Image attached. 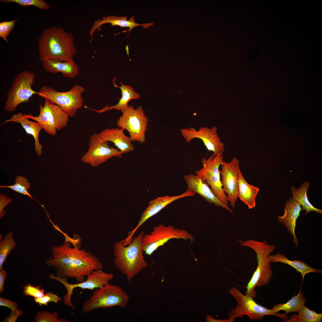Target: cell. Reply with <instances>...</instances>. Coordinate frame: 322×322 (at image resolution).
<instances>
[{
  "mask_svg": "<svg viewBox=\"0 0 322 322\" xmlns=\"http://www.w3.org/2000/svg\"><path fill=\"white\" fill-rule=\"evenodd\" d=\"M18 21L16 19L0 22V37L6 42H8L7 37Z\"/></svg>",
  "mask_w": 322,
  "mask_h": 322,
  "instance_id": "34",
  "label": "cell"
},
{
  "mask_svg": "<svg viewBox=\"0 0 322 322\" xmlns=\"http://www.w3.org/2000/svg\"><path fill=\"white\" fill-rule=\"evenodd\" d=\"M174 238L191 241L195 239L193 236L186 230L176 228L172 225L160 224L154 227L150 234L144 235L142 242L143 252L145 254L151 256L159 247Z\"/></svg>",
  "mask_w": 322,
  "mask_h": 322,
  "instance_id": "9",
  "label": "cell"
},
{
  "mask_svg": "<svg viewBox=\"0 0 322 322\" xmlns=\"http://www.w3.org/2000/svg\"><path fill=\"white\" fill-rule=\"evenodd\" d=\"M195 194L193 191L187 189L184 193L178 195L162 196L150 201L147 207L141 215L136 226L129 233L127 237L123 240V244L125 245L129 244L132 241L134 234L139 227L149 218L158 213L167 205L177 199L193 196Z\"/></svg>",
  "mask_w": 322,
  "mask_h": 322,
  "instance_id": "16",
  "label": "cell"
},
{
  "mask_svg": "<svg viewBox=\"0 0 322 322\" xmlns=\"http://www.w3.org/2000/svg\"><path fill=\"white\" fill-rule=\"evenodd\" d=\"M271 262L273 263L281 262L295 269L297 271L301 274L302 282L305 275L310 273H321V270L311 267L306 263L300 260H289L284 254L280 253H277L269 256Z\"/></svg>",
  "mask_w": 322,
  "mask_h": 322,
  "instance_id": "26",
  "label": "cell"
},
{
  "mask_svg": "<svg viewBox=\"0 0 322 322\" xmlns=\"http://www.w3.org/2000/svg\"><path fill=\"white\" fill-rule=\"evenodd\" d=\"M85 91L83 86L77 84L65 92H59L52 87L44 86L37 94L59 106L69 117H73L83 106L84 99L82 95Z\"/></svg>",
  "mask_w": 322,
  "mask_h": 322,
  "instance_id": "5",
  "label": "cell"
},
{
  "mask_svg": "<svg viewBox=\"0 0 322 322\" xmlns=\"http://www.w3.org/2000/svg\"><path fill=\"white\" fill-rule=\"evenodd\" d=\"M41 286H34L29 283L26 285L24 286L23 292L24 294L27 296H30L34 298H40L45 295L44 290L41 289Z\"/></svg>",
  "mask_w": 322,
  "mask_h": 322,
  "instance_id": "35",
  "label": "cell"
},
{
  "mask_svg": "<svg viewBox=\"0 0 322 322\" xmlns=\"http://www.w3.org/2000/svg\"><path fill=\"white\" fill-rule=\"evenodd\" d=\"M127 19V17L126 16H109L107 17H103L101 19H99L94 21L90 29L89 35L92 39L93 34L95 30L99 28L102 25L106 23H110L113 27L118 26L121 27H129V29L128 30L123 31L125 32L128 31L129 34L132 29L136 27L141 26L143 27L144 29H145L154 24L153 23L144 24H138L135 22L134 17L133 16H132L129 20H128Z\"/></svg>",
  "mask_w": 322,
  "mask_h": 322,
  "instance_id": "20",
  "label": "cell"
},
{
  "mask_svg": "<svg viewBox=\"0 0 322 322\" xmlns=\"http://www.w3.org/2000/svg\"><path fill=\"white\" fill-rule=\"evenodd\" d=\"M15 183L13 185L6 186L2 185L0 188H7L19 193L27 196L31 199H35L29 193L28 190L30 187V183L27 179L21 176H17L15 179Z\"/></svg>",
  "mask_w": 322,
  "mask_h": 322,
  "instance_id": "31",
  "label": "cell"
},
{
  "mask_svg": "<svg viewBox=\"0 0 322 322\" xmlns=\"http://www.w3.org/2000/svg\"><path fill=\"white\" fill-rule=\"evenodd\" d=\"M35 322H68L66 318H59L57 311L50 313L49 311H43L38 312L34 318Z\"/></svg>",
  "mask_w": 322,
  "mask_h": 322,
  "instance_id": "32",
  "label": "cell"
},
{
  "mask_svg": "<svg viewBox=\"0 0 322 322\" xmlns=\"http://www.w3.org/2000/svg\"><path fill=\"white\" fill-rule=\"evenodd\" d=\"M130 298L120 286L108 283L95 289L92 295L83 304L82 312L86 313L100 308L125 307Z\"/></svg>",
  "mask_w": 322,
  "mask_h": 322,
  "instance_id": "4",
  "label": "cell"
},
{
  "mask_svg": "<svg viewBox=\"0 0 322 322\" xmlns=\"http://www.w3.org/2000/svg\"><path fill=\"white\" fill-rule=\"evenodd\" d=\"M100 137L94 133L90 137L87 151L81 157V161L97 167L113 157L121 158L123 153L118 149L111 147Z\"/></svg>",
  "mask_w": 322,
  "mask_h": 322,
  "instance_id": "13",
  "label": "cell"
},
{
  "mask_svg": "<svg viewBox=\"0 0 322 322\" xmlns=\"http://www.w3.org/2000/svg\"><path fill=\"white\" fill-rule=\"evenodd\" d=\"M306 299L303 293L301 292V288L298 294L293 297L285 304H276L272 309L274 313L283 310L286 312V314L292 312H298L301 308L304 305Z\"/></svg>",
  "mask_w": 322,
  "mask_h": 322,
  "instance_id": "28",
  "label": "cell"
},
{
  "mask_svg": "<svg viewBox=\"0 0 322 322\" xmlns=\"http://www.w3.org/2000/svg\"><path fill=\"white\" fill-rule=\"evenodd\" d=\"M235 319L229 318L227 319L222 320H216L212 318L211 316L208 315L206 317V322H233L235 321Z\"/></svg>",
  "mask_w": 322,
  "mask_h": 322,
  "instance_id": "41",
  "label": "cell"
},
{
  "mask_svg": "<svg viewBox=\"0 0 322 322\" xmlns=\"http://www.w3.org/2000/svg\"><path fill=\"white\" fill-rule=\"evenodd\" d=\"M0 306H5L10 308L11 310H15L18 308V305L16 301L0 297Z\"/></svg>",
  "mask_w": 322,
  "mask_h": 322,
  "instance_id": "38",
  "label": "cell"
},
{
  "mask_svg": "<svg viewBox=\"0 0 322 322\" xmlns=\"http://www.w3.org/2000/svg\"><path fill=\"white\" fill-rule=\"evenodd\" d=\"M23 313L22 311L18 308L15 310H11L10 315L4 318L2 322H15L18 318L22 315Z\"/></svg>",
  "mask_w": 322,
  "mask_h": 322,
  "instance_id": "39",
  "label": "cell"
},
{
  "mask_svg": "<svg viewBox=\"0 0 322 322\" xmlns=\"http://www.w3.org/2000/svg\"><path fill=\"white\" fill-rule=\"evenodd\" d=\"M39 61H73L77 52L73 35L60 27L44 30L37 41Z\"/></svg>",
  "mask_w": 322,
  "mask_h": 322,
  "instance_id": "2",
  "label": "cell"
},
{
  "mask_svg": "<svg viewBox=\"0 0 322 322\" xmlns=\"http://www.w3.org/2000/svg\"><path fill=\"white\" fill-rule=\"evenodd\" d=\"M11 122L21 124L26 133L32 136L34 140L35 150L38 156L42 153V146L40 144L39 136L41 130L43 129L37 122L30 120L26 114L19 112L13 115L5 122Z\"/></svg>",
  "mask_w": 322,
  "mask_h": 322,
  "instance_id": "22",
  "label": "cell"
},
{
  "mask_svg": "<svg viewBox=\"0 0 322 322\" xmlns=\"http://www.w3.org/2000/svg\"><path fill=\"white\" fill-rule=\"evenodd\" d=\"M61 300L60 297L53 294L52 292H47L43 297L38 298H34V301L41 306H42L43 305L47 306L48 303L51 302L56 304Z\"/></svg>",
  "mask_w": 322,
  "mask_h": 322,
  "instance_id": "36",
  "label": "cell"
},
{
  "mask_svg": "<svg viewBox=\"0 0 322 322\" xmlns=\"http://www.w3.org/2000/svg\"><path fill=\"white\" fill-rule=\"evenodd\" d=\"M7 277V272L4 270H0V294L4 290V283Z\"/></svg>",
  "mask_w": 322,
  "mask_h": 322,
  "instance_id": "40",
  "label": "cell"
},
{
  "mask_svg": "<svg viewBox=\"0 0 322 322\" xmlns=\"http://www.w3.org/2000/svg\"><path fill=\"white\" fill-rule=\"evenodd\" d=\"M298 315L292 316L290 322H320L322 320V314L318 313L310 309L304 305L297 312Z\"/></svg>",
  "mask_w": 322,
  "mask_h": 322,
  "instance_id": "30",
  "label": "cell"
},
{
  "mask_svg": "<svg viewBox=\"0 0 322 322\" xmlns=\"http://www.w3.org/2000/svg\"><path fill=\"white\" fill-rule=\"evenodd\" d=\"M42 63V66L46 71L53 73L61 72L66 78H74L79 73V67L73 61H61L48 59Z\"/></svg>",
  "mask_w": 322,
  "mask_h": 322,
  "instance_id": "23",
  "label": "cell"
},
{
  "mask_svg": "<svg viewBox=\"0 0 322 322\" xmlns=\"http://www.w3.org/2000/svg\"><path fill=\"white\" fill-rule=\"evenodd\" d=\"M39 114L37 116L26 115L38 123L48 134L56 135L57 131L66 127L69 120V116L59 106L45 99L44 106L39 105Z\"/></svg>",
  "mask_w": 322,
  "mask_h": 322,
  "instance_id": "10",
  "label": "cell"
},
{
  "mask_svg": "<svg viewBox=\"0 0 322 322\" xmlns=\"http://www.w3.org/2000/svg\"><path fill=\"white\" fill-rule=\"evenodd\" d=\"M121 111L122 114L117 120V126L128 131L132 141L144 142L148 120L142 107L139 106L134 109L132 106L128 105Z\"/></svg>",
  "mask_w": 322,
  "mask_h": 322,
  "instance_id": "8",
  "label": "cell"
},
{
  "mask_svg": "<svg viewBox=\"0 0 322 322\" xmlns=\"http://www.w3.org/2000/svg\"><path fill=\"white\" fill-rule=\"evenodd\" d=\"M63 244L51 246V256L45 261L56 271L55 275L74 278L78 283L86 279L93 271L102 269L103 264L98 258L89 251L80 249V245L72 247L71 239L66 236Z\"/></svg>",
  "mask_w": 322,
  "mask_h": 322,
  "instance_id": "1",
  "label": "cell"
},
{
  "mask_svg": "<svg viewBox=\"0 0 322 322\" xmlns=\"http://www.w3.org/2000/svg\"><path fill=\"white\" fill-rule=\"evenodd\" d=\"M217 130L216 126L211 128L202 126L198 130L190 127L181 129L180 132L188 143L195 138L201 140L207 150L212 151L214 156H217L223 155L225 150L224 144L219 136Z\"/></svg>",
  "mask_w": 322,
  "mask_h": 322,
  "instance_id": "14",
  "label": "cell"
},
{
  "mask_svg": "<svg viewBox=\"0 0 322 322\" xmlns=\"http://www.w3.org/2000/svg\"><path fill=\"white\" fill-rule=\"evenodd\" d=\"M13 200L12 199L2 194L0 195V218H2L6 212L4 210L7 205Z\"/></svg>",
  "mask_w": 322,
  "mask_h": 322,
  "instance_id": "37",
  "label": "cell"
},
{
  "mask_svg": "<svg viewBox=\"0 0 322 322\" xmlns=\"http://www.w3.org/2000/svg\"><path fill=\"white\" fill-rule=\"evenodd\" d=\"M0 1L6 4L16 3L22 7L34 6L43 10H48L50 7V4L43 0H1Z\"/></svg>",
  "mask_w": 322,
  "mask_h": 322,
  "instance_id": "33",
  "label": "cell"
},
{
  "mask_svg": "<svg viewBox=\"0 0 322 322\" xmlns=\"http://www.w3.org/2000/svg\"><path fill=\"white\" fill-rule=\"evenodd\" d=\"M124 130L119 128L106 129L101 131L99 134L105 141L113 143L118 149L124 154L134 149L130 137L125 134Z\"/></svg>",
  "mask_w": 322,
  "mask_h": 322,
  "instance_id": "21",
  "label": "cell"
},
{
  "mask_svg": "<svg viewBox=\"0 0 322 322\" xmlns=\"http://www.w3.org/2000/svg\"><path fill=\"white\" fill-rule=\"evenodd\" d=\"M229 293L235 299L237 304L231 309L228 315L229 318H235L247 315L252 320H260L266 315L278 316L283 320L287 318L286 314L274 313L272 309H268L257 304L251 297L243 294L237 288L230 289Z\"/></svg>",
  "mask_w": 322,
  "mask_h": 322,
  "instance_id": "7",
  "label": "cell"
},
{
  "mask_svg": "<svg viewBox=\"0 0 322 322\" xmlns=\"http://www.w3.org/2000/svg\"><path fill=\"white\" fill-rule=\"evenodd\" d=\"M114 80H113L114 86L115 87L120 88L122 93V97L119 99L117 104L111 106L107 105L102 109L99 110L92 109L86 106H85L84 107L98 113H102L113 109L121 110L124 106L128 105V103L130 100L139 98L140 94L136 92L131 86L125 85L121 81L120 82V86H118L115 83Z\"/></svg>",
  "mask_w": 322,
  "mask_h": 322,
  "instance_id": "24",
  "label": "cell"
},
{
  "mask_svg": "<svg viewBox=\"0 0 322 322\" xmlns=\"http://www.w3.org/2000/svg\"><path fill=\"white\" fill-rule=\"evenodd\" d=\"M239 162L236 157L228 162L223 161L221 165V170H220L223 190L227 194V201L233 208L238 198V179L241 171Z\"/></svg>",
  "mask_w": 322,
  "mask_h": 322,
  "instance_id": "15",
  "label": "cell"
},
{
  "mask_svg": "<svg viewBox=\"0 0 322 322\" xmlns=\"http://www.w3.org/2000/svg\"><path fill=\"white\" fill-rule=\"evenodd\" d=\"M114 276L112 273H107L102 269L93 271L87 275L85 281L81 283L72 284L68 282L67 278L55 275L52 273L49 275V278L58 281L62 284L66 288L67 293L64 296L63 300L64 305L69 307L75 309L71 302L72 295L74 289L79 288L82 289L94 290L100 288L109 283Z\"/></svg>",
  "mask_w": 322,
  "mask_h": 322,
  "instance_id": "12",
  "label": "cell"
},
{
  "mask_svg": "<svg viewBox=\"0 0 322 322\" xmlns=\"http://www.w3.org/2000/svg\"><path fill=\"white\" fill-rule=\"evenodd\" d=\"M184 178L188 189L197 193L210 204L226 209L233 214L229 207L222 203L216 196L209 185L201 178L192 174L186 175Z\"/></svg>",
  "mask_w": 322,
  "mask_h": 322,
  "instance_id": "18",
  "label": "cell"
},
{
  "mask_svg": "<svg viewBox=\"0 0 322 322\" xmlns=\"http://www.w3.org/2000/svg\"><path fill=\"white\" fill-rule=\"evenodd\" d=\"M301 210L300 205L290 197L286 201L284 215L281 216H278V222L284 225L291 236H292L293 242L296 247L299 245V242L295 231L296 221Z\"/></svg>",
  "mask_w": 322,
  "mask_h": 322,
  "instance_id": "19",
  "label": "cell"
},
{
  "mask_svg": "<svg viewBox=\"0 0 322 322\" xmlns=\"http://www.w3.org/2000/svg\"><path fill=\"white\" fill-rule=\"evenodd\" d=\"M269 256L256 255L258 266L247 284L245 294L253 299L256 295V287H260L267 284L273 274Z\"/></svg>",
  "mask_w": 322,
  "mask_h": 322,
  "instance_id": "17",
  "label": "cell"
},
{
  "mask_svg": "<svg viewBox=\"0 0 322 322\" xmlns=\"http://www.w3.org/2000/svg\"><path fill=\"white\" fill-rule=\"evenodd\" d=\"M259 190L257 187L249 184L241 171L240 172L238 179V198L249 209H252L256 206V198Z\"/></svg>",
  "mask_w": 322,
  "mask_h": 322,
  "instance_id": "25",
  "label": "cell"
},
{
  "mask_svg": "<svg viewBox=\"0 0 322 322\" xmlns=\"http://www.w3.org/2000/svg\"><path fill=\"white\" fill-rule=\"evenodd\" d=\"M310 184L309 182H304L301 186L296 189L294 186H292L291 192L293 199L302 206V210H305V215L311 211H314L322 214V210L314 207L309 202L307 194V191Z\"/></svg>",
  "mask_w": 322,
  "mask_h": 322,
  "instance_id": "27",
  "label": "cell"
},
{
  "mask_svg": "<svg viewBox=\"0 0 322 322\" xmlns=\"http://www.w3.org/2000/svg\"><path fill=\"white\" fill-rule=\"evenodd\" d=\"M223 155L214 156L211 154L208 158L201 160L202 168L196 171V174L205 180L218 198L225 205L228 206L227 195L223 189L220 180L219 168L223 161Z\"/></svg>",
  "mask_w": 322,
  "mask_h": 322,
  "instance_id": "11",
  "label": "cell"
},
{
  "mask_svg": "<svg viewBox=\"0 0 322 322\" xmlns=\"http://www.w3.org/2000/svg\"><path fill=\"white\" fill-rule=\"evenodd\" d=\"M13 236L11 231L5 235L3 239L2 235H0L1 237L0 240V270L3 269V264L7 256L17 245Z\"/></svg>",
  "mask_w": 322,
  "mask_h": 322,
  "instance_id": "29",
  "label": "cell"
},
{
  "mask_svg": "<svg viewBox=\"0 0 322 322\" xmlns=\"http://www.w3.org/2000/svg\"><path fill=\"white\" fill-rule=\"evenodd\" d=\"M144 235V232L142 231L133 238L132 242L127 246L124 245L122 241L117 242L114 246L115 266L126 276L129 283L148 266L143 254Z\"/></svg>",
  "mask_w": 322,
  "mask_h": 322,
  "instance_id": "3",
  "label": "cell"
},
{
  "mask_svg": "<svg viewBox=\"0 0 322 322\" xmlns=\"http://www.w3.org/2000/svg\"><path fill=\"white\" fill-rule=\"evenodd\" d=\"M35 78L34 73L28 70L22 71L16 75L7 93L5 111H15L20 104L28 102L33 95L37 94L32 88Z\"/></svg>",
  "mask_w": 322,
  "mask_h": 322,
  "instance_id": "6",
  "label": "cell"
}]
</instances>
